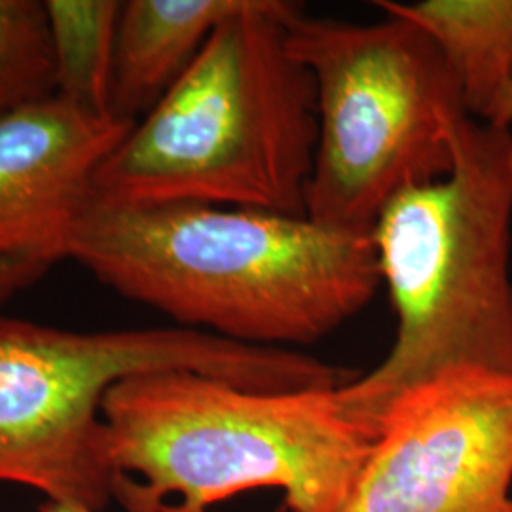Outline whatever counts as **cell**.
<instances>
[{
	"label": "cell",
	"mask_w": 512,
	"mask_h": 512,
	"mask_svg": "<svg viewBox=\"0 0 512 512\" xmlns=\"http://www.w3.org/2000/svg\"><path fill=\"white\" fill-rule=\"evenodd\" d=\"M69 258L179 327L262 348L329 336L382 285L372 230L203 203L92 202Z\"/></svg>",
	"instance_id": "1"
},
{
	"label": "cell",
	"mask_w": 512,
	"mask_h": 512,
	"mask_svg": "<svg viewBox=\"0 0 512 512\" xmlns=\"http://www.w3.org/2000/svg\"><path fill=\"white\" fill-rule=\"evenodd\" d=\"M374 4L385 16L414 23L433 40L458 84L465 112L492 126L512 88V0Z\"/></svg>",
	"instance_id": "10"
},
{
	"label": "cell",
	"mask_w": 512,
	"mask_h": 512,
	"mask_svg": "<svg viewBox=\"0 0 512 512\" xmlns=\"http://www.w3.org/2000/svg\"><path fill=\"white\" fill-rule=\"evenodd\" d=\"M55 59V95L93 114L110 112L118 19L116 0H46Z\"/></svg>",
	"instance_id": "11"
},
{
	"label": "cell",
	"mask_w": 512,
	"mask_h": 512,
	"mask_svg": "<svg viewBox=\"0 0 512 512\" xmlns=\"http://www.w3.org/2000/svg\"><path fill=\"white\" fill-rule=\"evenodd\" d=\"M446 131L450 173L395 196L372 230L397 334L340 395L376 431L403 393L444 370L512 374V133L463 109Z\"/></svg>",
	"instance_id": "4"
},
{
	"label": "cell",
	"mask_w": 512,
	"mask_h": 512,
	"mask_svg": "<svg viewBox=\"0 0 512 512\" xmlns=\"http://www.w3.org/2000/svg\"><path fill=\"white\" fill-rule=\"evenodd\" d=\"M48 270L50 268L35 262H19V260L0 262V306L6 300H10L14 294L23 291L25 287L33 285Z\"/></svg>",
	"instance_id": "13"
},
{
	"label": "cell",
	"mask_w": 512,
	"mask_h": 512,
	"mask_svg": "<svg viewBox=\"0 0 512 512\" xmlns=\"http://www.w3.org/2000/svg\"><path fill=\"white\" fill-rule=\"evenodd\" d=\"M287 50L310 71L317 93L308 219L374 230L395 196L450 173L446 126L463 109L461 95L420 27L395 16L310 18L302 8L287 21Z\"/></svg>",
	"instance_id": "6"
},
{
	"label": "cell",
	"mask_w": 512,
	"mask_h": 512,
	"mask_svg": "<svg viewBox=\"0 0 512 512\" xmlns=\"http://www.w3.org/2000/svg\"><path fill=\"white\" fill-rule=\"evenodd\" d=\"M302 4L247 0L93 175V202L203 203L306 217L319 137L310 71L287 50Z\"/></svg>",
	"instance_id": "3"
},
{
	"label": "cell",
	"mask_w": 512,
	"mask_h": 512,
	"mask_svg": "<svg viewBox=\"0 0 512 512\" xmlns=\"http://www.w3.org/2000/svg\"><path fill=\"white\" fill-rule=\"evenodd\" d=\"M188 370L253 391L344 387L359 372L203 330L73 332L0 317V482L103 511L112 499L101 406L128 378Z\"/></svg>",
	"instance_id": "5"
},
{
	"label": "cell",
	"mask_w": 512,
	"mask_h": 512,
	"mask_svg": "<svg viewBox=\"0 0 512 512\" xmlns=\"http://www.w3.org/2000/svg\"><path fill=\"white\" fill-rule=\"evenodd\" d=\"M133 128L55 93L0 114V262L69 258L93 175Z\"/></svg>",
	"instance_id": "8"
},
{
	"label": "cell",
	"mask_w": 512,
	"mask_h": 512,
	"mask_svg": "<svg viewBox=\"0 0 512 512\" xmlns=\"http://www.w3.org/2000/svg\"><path fill=\"white\" fill-rule=\"evenodd\" d=\"M492 126H495V128L509 129L512 133V88L507 92V95H505V99H503V103H501V107H499V112H497Z\"/></svg>",
	"instance_id": "14"
},
{
	"label": "cell",
	"mask_w": 512,
	"mask_h": 512,
	"mask_svg": "<svg viewBox=\"0 0 512 512\" xmlns=\"http://www.w3.org/2000/svg\"><path fill=\"white\" fill-rule=\"evenodd\" d=\"M101 418L126 512H211L260 488L287 512H340L378 437L340 387L253 391L188 370L110 387Z\"/></svg>",
	"instance_id": "2"
},
{
	"label": "cell",
	"mask_w": 512,
	"mask_h": 512,
	"mask_svg": "<svg viewBox=\"0 0 512 512\" xmlns=\"http://www.w3.org/2000/svg\"><path fill=\"white\" fill-rule=\"evenodd\" d=\"M247 0H129L116 29L110 112L131 124L173 88L205 42Z\"/></svg>",
	"instance_id": "9"
},
{
	"label": "cell",
	"mask_w": 512,
	"mask_h": 512,
	"mask_svg": "<svg viewBox=\"0 0 512 512\" xmlns=\"http://www.w3.org/2000/svg\"><path fill=\"white\" fill-rule=\"evenodd\" d=\"M340 512H512V374L458 366L403 393Z\"/></svg>",
	"instance_id": "7"
},
{
	"label": "cell",
	"mask_w": 512,
	"mask_h": 512,
	"mask_svg": "<svg viewBox=\"0 0 512 512\" xmlns=\"http://www.w3.org/2000/svg\"><path fill=\"white\" fill-rule=\"evenodd\" d=\"M54 93V48L44 2L0 0V114Z\"/></svg>",
	"instance_id": "12"
}]
</instances>
